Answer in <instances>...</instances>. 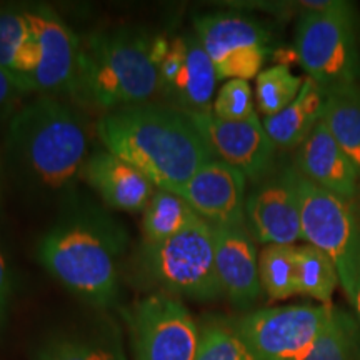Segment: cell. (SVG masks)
I'll use <instances>...</instances> for the list:
<instances>
[{"label":"cell","mask_w":360,"mask_h":360,"mask_svg":"<svg viewBox=\"0 0 360 360\" xmlns=\"http://www.w3.org/2000/svg\"><path fill=\"white\" fill-rule=\"evenodd\" d=\"M96 132L103 148L141 170L157 188L175 193L215 159L191 117L165 103L112 110L101 115Z\"/></svg>","instance_id":"cell-1"},{"label":"cell","mask_w":360,"mask_h":360,"mask_svg":"<svg viewBox=\"0 0 360 360\" xmlns=\"http://www.w3.org/2000/svg\"><path fill=\"white\" fill-rule=\"evenodd\" d=\"M85 117L64 98L37 96L7 124L6 154L25 186L64 193L82 180L90 155Z\"/></svg>","instance_id":"cell-2"},{"label":"cell","mask_w":360,"mask_h":360,"mask_svg":"<svg viewBox=\"0 0 360 360\" xmlns=\"http://www.w3.org/2000/svg\"><path fill=\"white\" fill-rule=\"evenodd\" d=\"M127 232L94 205L58 219L37 244V260L58 283L94 307L103 309L119 295L120 262Z\"/></svg>","instance_id":"cell-3"},{"label":"cell","mask_w":360,"mask_h":360,"mask_svg":"<svg viewBox=\"0 0 360 360\" xmlns=\"http://www.w3.org/2000/svg\"><path fill=\"white\" fill-rule=\"evenodd\" d=\"M164 47L139 29L97 30L80 37L77 85L72 102L101 114L142 105L159 94Z\"/></svg>","instance_id":"cell-4"},{"label":"cell","mask_w":360,"mask_h":360,"mask_svg":"<svg viewBox=\"0 0 360 360\" xmlns=\"http://www.w3.org/2000/svg\"><path fill=\"white\" fill-rule=\"evenodd\" d=\"M295 58L326 92L357 85L360 56L354 11L334 2L326 11H305L297 22Z\"/></svg>","instance_id":"cell-5"},{"label":"cell","mask_w":360,"mask_h":360,"mask_svg":"<svg viewBox=\"0 0 360 360\" xmlns=\"http://www.w3.org/2000/svg\"><path fill=\"white\" fill-rule=\"evenodd\" d=\"M143 267L164 290L199 302L222 297L215 269L214 227L204 219L154 245L142 247Z\"/></svg>","instance_id":"cell-6"},{"label":"cell","mask_w":360,"mask_h":360,"mask_svg":"<svg viewBox=\"0 0 360 360\" xmlns=\"http://www.w3.org/2000/svg\"><path fill=\"white\" fill-rule=\"evenodd\" d=\"M292 180L299 197L302 238L326 252L347 289L360 262V225L352 207L292 167Z\"/></svg>","instance_id":"cell-7"},{"label":"cell","mask_w":360,"mask_h":360,"mask_svg":"<svg viewBox=\"0 0 360 360\" xmlns=\"http://www.w3.org/2000/svg\"><path fill=\"white\" fill-rule=\"evenodd\" d=\"M193 34L214 62L219 80L257 77L267 62L272 35L260 22L229 12L193 19Z\"/></svg>","instance_id":"cell-8"},{"label":"cell","mask_w":360,"mask_h":360,"mask_svg":"<svg viewBox=\"0 0 360 360\" xmlns=\"http://www.w3.org/2000/svg\"><path fill=\"white\" fill-rule=\"evenodd\" d=\"M332 305L264 309L233 323L260 360H305L328 321Z\"/></svg>","instance_id":"cell-9"},{"label":"cell","mask_w":360,"mask_h":360,"mask_svg":"<svg viewBox=\"0 0 360 360\" xmlns=\"http://www.w3.org/2000/svg\"><path fill=\"white\" fill-rule=\"evenodd\" d=\"M135 360H195L200 327L186 305L165 294L139 300L127 312Z\"/></svg>","instance_id":"cell-10"},{"label":"cell","mask_w":360,"mask_h":360,"mask_svg":"<svg viewBox=\"0 0 360 360\" xmlns=\"http://www.w3.org/2000/svg\"><path fill=\"white\" fill-rule=\"evenodd\" d=\"M219 77L193 32L170 40L159 64V94L165 105L186 115L212 114Z\"/></svg>","instance_id":"cell-11"},{"label":"cell","mask_w":360,"mask_h":360,"mask_svg":"<svg viewBox=\"0 0 360 360\" xmlns=\"http://www.w3.org/2000/svg\"><path fill=\"white\" fill-rule=\"evenodd\" d=\"M39 40L40 58L32 75L34 94L58 98L74 97L79 75L80 37L47 6L27 7Z\"/></svg>","instance_id":"cell-12"},{"label":"cell","mask_w":360,"mask_h":360,"mask_svg":"<svg viewBox=\"0 0 360 360\" xmlns=\"http://www.w3.org/2000/svg\"><path fill=\"white\" fill-rule=\"evenodd\" d=\"M199 129L215 159L244 174L245 179H267L276 165L277 147L265 132L259 117L242 122L217 119L214 114L188 115Z\"/></svg>","instance_id":"cell-13"},{"label":"cell","mask_w":360,"mask_h":360,"mask_svg":"<svg viewBox=\"0 0 360 360\" xmlns=\"http://www.w3.org/2000/svg\"><path fill=\"white\" fill-rule=\"evenodd\" d=\"M245 225L250 236L265 245H294L302 238L299 197L292 167L262 180L247 195Z\"/></svg>","instance_id":"cell-14"},{"label":"cell","mask_w":360,"mask_h":360,"mask_svg":"<svg viewBox=\"0 0 360 360\" xmlns=\"http://www.w3.org/2000/svg\"><path fill=\"white\" fill-rule=\"evenodd\" d=\"M245 180L237 169L214 159L177 193L214 227H245Z\"/></svg>","instance_id":"cell-15"},{"label":"cell","mask_w":360,"mask_h":360,"mask_svg":"<svg viewBox=\"0 0 360 360\" xmlns=\"http://www.w3.org/2000/svg\"><path fill=\"white\" fill-rule=\"evenodd\" d=\"M214 238L222 294L237 309H249L262 294L254 237L245 227H214Z\"/></svg>","instance_id":"cell-16"},{"label":"cell","mask_w":360,"mask_h":360,"mask_svg":"<svg viewBox=\"0 0 360 360\" xmlns=\"http://www.w3.org/2000/svg\"><path fill=\"white\" fill-rule=\"evenodd\" d=\"M82 180L107 207L127 214H143L157 191L141 170L103 147L89 155Z\"/></svg>","instance_id":"cell-17"},{"label":"cell","mask_w":360,"mask_h":360,"mask_svg":"<svg viewBox=\"0 0 360 360\" xmlns=\"http://www.w3.org/2000/svg\"><path fill=\"white\" fill-rule=\"evenodd\" d=\"M294 169L302 177L344 200L359 193L360 174L321 120L295 154Z\"/></svg>","instance_id":"cell-18"},{"label":"cell","mask_w":360,"mask_h":360,"mask_svg":"<svg viewBox=\"0 0 360 360\" xmlns=\"http://www.w3.org/2000/svg\"><path fill=\"white\" fill-rule=\"evenodd\" d=\"M40 51L27 7L0 6V69L32 89Z\"/></svg>","instance_id":"cell-19"},{"label":"cell","mask_w":360,"mask_h":360,"mask_svg":"<svg viewBox=\"0 0 360 360\" xmlns=\"http://www.w3.org/2000/svg\"><path fill=\"white\" fill-rule=\"evenodd\" d=\"M327 92L312 79H305L294 102L274 117H265L264 129L277 148L300 147L322 120Z\"/></svg>","instance_id":"cell-20"},{"label":"cell","mask_w":360,"mask_h":360,"mask_svg":"<svg viewBox=\"0 0 360 360\" xmlns=\"http://www.w3.org/2000/svg\"><path fill=\"white\" fill-rule=\"evenodd\" d=\"M328 132L352 160L360 174V89L349 85L327 92V102L322 114Z\"/></svg>","instance_id":"cell-21"},{"label":"cell","mask_w":360,"mask_h":360,"mask_svg":"<svg viewBox=\"0 0 360 360\" xmlns=\"http://www.w3.org/2000/svg\"><path fill=\"white\" fill-rule=\"evenodd\" d=\"M195 210L179 193L157 188L142 214L143 245H154L186 231L199 220Z\"/></svg>","instance_id":"cell-22"},{"label":"cell","mask_w":360,"mask_h":360,"mask_svg":"<svg viewBox=\"0 0 360 360\" xmlns=\"http://www.w3.org/2000/svg\"><path fill=\"white\" fill-rule=\"evenodd\" d=\"M339 282L335 264L326 252L314 245L295 247L297 295L328 304Z\"/></svg>","instance_id":"cell-23"},{"label":"cell","mask_w":360,"mask_h":360,"mask_svg":"<svg viewBox=\"0 0 360 360\" xmlns=\"http://www.w3.org/2000/svg\"><path fill=\"white\" fill-rule=\"evenodd\" d=\"M305 360H360V327L354 315L332 307L322 334Z\"/></svg>","instance_id":"cell-24"},{"label":"cell","mask_w":360,"mask_h":360,"mask_svg":"<svg viewBox=\"0 0 360 360\" xmlns=\"http://www.w3.org/2000/svg\"><path fill=\"white\" fill-rule=\"evenodd\" d=\"M259 276L262 290L270 300L297 295L295 245L264 247L259 254Z\"/></svg>","instance_id":"cell-25"},{"label":"cell","mask_w":360,"mask_h":360,"mask_svg":"<svg viewBox=\"0 0 360 360\" xmlns=\"http://www.w3.org/2000/svg\"><path fill=\"white\" fill-rule=\"evenodd\" d=\"M302 77L294 75L287 65L265 69L255 80V101L260 114L274 117L295 101L304 85Z\"/></svg>","instance_id":"cell-26"},{"label":"cell","mask_w":360,"mask_h":360,"mask_svg":"<svg viewBox=\"0 0 360 360\" xmlns=\"http://www.w3.org/2000/svg\"><path fill=\"white\" fill-rule=\"evenodd\" d=\"M34 360H127L119 344L102 339L56 337L35 350Z\"/></svg>","instance_id":"cell-27"},{"label":"cell","mask_w":360,"mask_h":360,"mask_svg":"<svg viewBox=\"0 0 360 360\" xmlns=\"http://www.w3.org/2000/svg\"><path fill=\"white\" fill-rule=\"evenodd\" d=\"M195 360H260L237 328L225 322H207L200 327Z\"/></svg>","instance_id":"cell-28"},{"label":"cell","mask_w":360,"mask_h":360,"mask_svg":"<svg viewBox=\"0 0 360 360\" xmlns=\"http://www.w3.org/2000/svg\"><path fill=\"white\" fill-rule=\"evenodd\" d=\"M212 114L217 119L242 122L257 119L252 98V89L247 80H227L220 87L212 105Z\"/></svg>","instance_id":"cell-29"},{"label":"cell","mask_w":360,"mask_h":360,"mask_svg":"<svg viewBox=\"0 0 360 360\" xmlns=\"http://www.w3.org/2000/svg\"><path fill=\"white\" fill-rule=\"evenodd\" d=\"M34 92L29 85L0 69V124L11 122L13 114L19 110L22 98Z\"/></svg>","instance_id":"cell-30"},{"label":"cell","mask_w":360,"mask_h":360,"mask_svg":"<svg viewBox=\"0 0 360 360\" xmlns=\"http://www.w3.org/2000/svg\"><path fill=\"white\" fill-rule=\"evenodd\" d=\"M12 295V272L8 260L0 247V330L6 326L8 304H11Z\"/></svg>","instance_id":"cell-31"},{"label":"cell","mask_w":360,"mask_h":360,"mask_svg":"<svg viewBox=\"0 0 360 360\" xmlns=\"http://www.w3.org/2000/svg\"><path fill=\"white\" fill-rule=\"evenodd\" d=\"M344 290L349 297V302L354 309V317L360 327V262L357 265V270H355V274H354L352 282H350V285Z\"/></svg>","instance_id":"cell-32"},{"label":"cell","mask_w":360,"mask_h":360,"mask_svg":"<svg viewBox=\"0 0 360 360\" xmlns=\"http://www.w3.org/2000/svg\"><path fill=\"white\" fill-rule=\"evenodd\" d=\"M2 174H4V164H2V155H0V212H2Z\"/></svg>","instance_id":"cell-33"}]
</instances>
